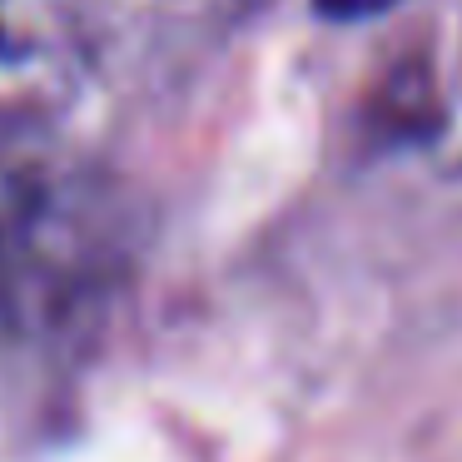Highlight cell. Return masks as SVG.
Listing matches in <instances>:
<instances>
[{
  "instance_id": "3",
  "label": "cell",
  "mask_w": 462,
  "mask_h": 462,
  "mask_svg": "<svg viewBox=\"0 0 462 462\" xmlns=\"http://www.w3.org/2000/svg\"><path fill=\"white\" fill-rule=\"evenodd\" d=\"M90 15L100 51L110 45V35H144V41H170L194 25H204L224 0H80Z\"/></svg>"
},
{
  "instance_id": "4",
  "label": "cell",
  "mask_w": 462,
  "mask_h": 462,
  "mask_svg": "<svg viewBox=\"0 0 462 462\" xmlns=\"http://www.w3.org/2000/svg\"><path fill=\"white\" fill-rule=\"evenodd\" d=\"M388 5H398V0H319V11L338 15V21H363V15H378Z\"/></svg>"
},
{
  "instance_id": "1",
  "label": "cell",
  "mask_w": 462,
  "mask_h": 462,
  "mask_svg": "<svg viewBox=\"0 0 462 462\" xmlns=\"http://www.w3.org/2000/svg\"><path fill=\"white\" fill-rule=\"evenodd\" d=\"M130 263L134 209L115 174L45 130H0V338L90 333Z\"/></svg>"
},
{
  "instance_id": "2",
  "label": "cell",
  "mask_w": 462,
  "mask_h": 462,
  "mask_svg": "<svg viewBox=\"0 0 462 462\" xmlns=\"http://www.w3.org/2000/svg\"><path fill=\"white\" fill-rule=\"evenodd\" d=\"M95 60L100 35L80 0H0V130H45Z\"/></svg>"
}]
</instances>
